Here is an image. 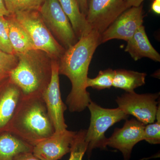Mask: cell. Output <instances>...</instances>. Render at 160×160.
<instances>
[{
    "mask_svg": "<svg viewBox=\"0 0 160 160\" xmlns=\"http://www.w3.org/2000/svg\"><path fill=\"white\" fill-rule=\"evenodd\" d=\"M13 15L28 32L35 49L46 52L53 59L60 58L66 49L47 28L39 10L18 12Z\"/></svg>",
    "mask_w": 160,
    "mask_h": 160,
    "instance_id": "277c9868",
    "label": "cell"
},
{
    "mask_svg": "<svg viewBox=\"0 0 160 160\" xmlns=\"http://www.w3.org/2000/svg\"><path fill=\"white\" fill-rule=\"evenodd\" d=\"M32 147L10 132L0 133V160H13L20 153L32 152Z\"/></svg>",
    "mask_w": 160,
    "mask_h": 160,
    "instance_id": "2e32d148",
    "label": "cell"
},
{
    "mask_svg": "<svg viewBox=\"0 0 160 160\" xmlns=\"http://www.w3.org/2000/svg\"><path fill=\"white\" fill-rule=\"evenodd\" d=\"M39 11L47 28L65 49L78 42L71 23L58 0H45Z\"/></svg>",
    "mask_w": 160,
    "mask_h": 160,
    "instance_id": "8992f818",
    "label": "cell"
},
{
    "mask_svg": "<svg viewBox=\"0 0 160 160\" xmlns=\"http://www.w3.org/2000/svg\"><path fill=\"white\" fill-rule=\"evenodd\" d=\"M114 75V70L111 69L100 71L96 77L87 78V88L92 87L98 90L110 89L112 86Z\"/></svg>",
    "mask_w": 160,
    "mask_h": 160,
    "instance_id": "ffe728a7",
    "label": "cell"
},
{
    "mask_svg": "<svg viewBox=\"0 0 160 160\" xmlns=\"http://www.w3.org/2000/svg\"><path fill=\"white\" fill-rule=\"evenodd\" d=\"M125 51L129 52L134 61L143 58L159 62V53L153 48L149 42L144 26H140L133 36L127 42Z\"/></svg>",
    "mask_w": 160,
    "mask_h": 160,
    "instance_id": "5bb4252c",
    "label": "cell"
},
{
    "mask_svg": "<svg viewBox=\"0 0 160 160\" xmlns=\"http://www.w3.org/2000/svg\"><path fill=\"white\" fill-rule=\"evenodd\" d=\"M80 10L86 16L87 11V0H78Z\"/></svg>",
    "mask_w": 160,
    "mask_h": 160,
    "instance_id": "4316f807",
    "label": "cell"
},
{
    "mask_svg": "<svg viewBox=\"0 0 160 160\" xmlns=\"http://www.w3.org/2000/svg\"><path fill=\"white\" fill-rule=\"evenodd\" d=\"M128 8L132 7H138L145 0H124Z\"/></svg>",
    "mask_w": 160,
    "mask_h": 160,
    "instance_id": "484cf974",
    "label": "cell"
},
{
    "mask_svg": "<svg viewBox=\"0 0 160 160\" xmlns=\"http://www.w3.org/2000/svg\"><path fill=\"white\" fill-rule=\"evenodd\" d=\"M18 62L16 55L7 53L0 49V83L9 78L10 72Z\"/></svg>",
    "mask_w": 160,
    "mask_h": 160,
    "instance_id": "44dd1931",
    "label": "cell"
},
{
    "mask_svg": "<svg viewBox=\"0 0 160 160\" xmlns=\"http://www.w3.org/2000/svg\"><path fill=\"white\" fill-rule=\"evenodd\" d=\"M6 17L9 25V40L14 54H21L35 49L28 32L14 16L10 15Z\"/></svg>",
    "mask_w": 160,
    "mask_h": 160,
    "instance_id": "9a60e30c",
    "label": "cell"
},
{
    "mask_svg": "<svg viewBox=\"0 0 160 160\" xmlns=\"http://www.w3.org/2000/svg\"><path fill=\"white\" fill-rule=\"evenodd\" d=\"M86 130H81L77 132L72 144L69 160H82L88 147L86 141Z\"/></svg>",
    "mask_w": 160,
    "mask_h": 160,
    "instance_id": "7402d4cb",
    "label": "cell"
},
{
    "mask_svg": "<svg viewBox=\"0 0 160 160\" xmlns=\"http://www.w3.org/2000/svg\"><path fill=\"white\" fill-rule=\"evenodd\" d=\"M88 107L91 117L89 129L86 130V141L88 144L86 152L89 158L93 149H106L108 138L105 136L106 131L115 123L128 118L129 115L118 107L106 109L92 101Z\"/></svg>",
    "mask_w": 160,
    "mask_h": 160,
    "instance_id": "5b68a950",
    "label": "cell"
},
{
    "mask_svg": "<svg viewBox=\"0 0 160 160\" xmlns=\"http://www.w3.org/2000/svg\"><path fill=\"white\" fill-rule=\"evenodd\" d=\"M23 98L21 89L9 79L0 87V133L9 131L18 107Z\"/></svg>",
    "mask_w": 160,
    "mask_h": 160,
    "instance_id": "4fadbf2b",
    "label": "cell"
},
{
    "mask_svg": "<svg viewBox=\"0 0 160 160\" xmlns=\"http://www.w3.org/2000/svg\"><path fill=\"white\" fill-rule=\"evenodd\" d=\"M78 39L91 30L86 16L80 10L78 0H58Z\"/></svg>",
    "mask_w": 160,
    "mask_h": 160,
    "instance_id": "e0dca14e",
    "label": "cell"
},
{
    "mask_svg": "<svg viewBox=\"0 0 160 160\" xmlns=\"http://www.w3.org/2000/svg\"><path fill=\"white\" fill-rule=\"evenodd\" d=\"M156 122L150 123L145 126L144 131V140L149 144L160 143V107L159 105L157 113Z\"/></svg>",
    "mask_w": 160,
    "mask_h": 160,
    "instance_id": "603a6c76",
    "label": "cell"
},
{
    "mask_svg": "<svg viewBox=\"0 0 160 160\" xmlns=\"http://www.w3.org/2000/svg\"><path fill=\"white\" fill-rule=\"evenodd\" d=\"M159 94H139L134 91L127 92L118 97L116 102L118 108L125 114L133 116L138 121L146 125L154 122L156 119L158 108L157 99Z\"/></svg>",
    "mask_w": 160,
    "mask_h": 160,
    "instance_id": "52a82bcc",
    "label": "cell"
},
{
    "mask_svg": "<svg viewBox=\"0 0 160 160\" xmlns=\"http://www.w3.org/2000/svg\"><path fill=\"white\" fill-rule=\"evenodd\" d=\"M99 37L98 32L91 29L66 49L58 60L59 74L66 76L71 83V90L66 100L71 112L83 111L92 101L86 82L92 58L100 45Z\"/></svg>",
    "mask_w": 160,
    "mask_h": 160,
    "instance_id": "6da1fadb",
    "label": "cell"
},
{
    "mask_svg": "<svg viewBox=\"0 0 160 160\" xmlns=\"http://www.w3.org/2000/svg\"><path fill=\"white\" fill-rule=\"evenodd\" d=\"M128 9L124 0H87L86 18L100 35Z\"/></svg>",
    "mask_w": 160,
    "mask_h": 160,
    "instance_id": "ba28073f",
    "label": "cell"
},
{
    "mask_svg": "<svg viewBox=\"0 0 160 160\" xmlns=\"http://www.w3.org/2000/svg\"><path fill=\"white\" fill-rule=\"evenodd\" d=\"M147 74L144 72L118 69L114 70L112 86L123 89L127 92L134 91V89L145 85Z\"/></svg>",
    "mask_w": 160,
    "mask_h": 160,
    "instance_id": "ac0fdd59",
    "label": "cell"
},
{
    "mask_svg": "<svg viewBox=\"0 0 160 160\" xmlns=\"http://www.w3.org/2000/svg\"><path fill=\"white\" fill-rule=\"evenodd\" d=\"M10 15L22 12L39 10L45 0H3Z\"/></svg>",
    "mask_w": 160,
    "mask_h": 160,
    "instance_id": "d6986e66",
    "label": "cell"
},
{
    "mask_svg": "<svg viewBox=\"0 0 160 160\" xmlns=\"http://www.w3.org/2000/svg\"><path fill=\"white\" fill-rule=\"evenodd\" d=\"M145 126L134 118L126 120L122 128L115 129L111 136L107 139V146L119 150L124 160H129L134 146L144 140Z\"/></svg>",
    "mask_w": 160,
    "mask_h": 160,
    "instance_id": "7c38bea8",
    "label": "cell"
},
{
    "mask_svg": "<svg viewBox=\"0 0 160 160\" xmlns=\"http://www.w3.org/2000/svg\"><path fill=\"white\" fill-rule=\"evenodd\" d=\"M77 132L67 129L54 133L32 147V153L41 160H58L70 152Z\"/></svg>",
    "mask_w": 160,
    "mask_h": 160,
    "instance_id": "8fae6325",
    "label": "cell"
},
{
    "mask_svg": "<svg viewBox=\"0 0 160 160\" xmlns=\"http://www.w3.org/2000/svg\"><path fill=\"white\" fill-rule=\"evenodd\" d=\"M143 19L142 5L126 9L100 35V45L115 39L128 42L140 26H142Z\"/></svg>",
    "mask_w": 160,
    "mask_h": 160,
    "instance_id": "9c48e42d",
    "label": "cell"
},
{
    "mask_svg": "<svg viewBox=\"0 0 160 160\" xmlns=\"http://www.w3.org/2000/svg\"><path fill=\"white\" fill-rule=\"evenodd\" d=\"M9 15H10V14L6 9L4 1L0 0V16L8 17Z\"/></svg>",
    "mask_w": 160,
    "mask_h": 160,
    "instance_id": "f1b7e54d",
    "label": "cell"
},
{
    "mask_svg": "<svg viewBox=\"0 0 160 160\" xmlns=\"http://www.w3.org/2000/svg\"><path fill=\"white\" fill-rule=\"evenodd\" d=\"M0 49L7 53L14 54L9 40L8 20L3 16H0Z\"/></svg>",
    "mask_w": 160,
    "mask_h": 160,
    "instance_id": "cb8c5ba5",
    "label": "cell"
},
{
    "mask_svg": "<svg viewBox=\"0 0 160 160\" xmlns=\"http://www.w3.org/2000/svg\"><path fill=\"white\" fill-rule=\"evenodd\" d=\"M16 55L18 64L9 80L19 88L24 97L41 96L51 80V58L35 49Z\"/></svg>",
    "mask_w": 160,
    "mask_h": 160,
    "instance_id": "3957f363",
    "label": "cell"
},
{
    "mask_svg": "<svg viewBox=\"0 0 160 160\" xmlns=\"http://www.w3.org/2000/svg\"><path fill=\"white\" fill-rule=\"evenodd\" d=\"M58 60L52 59L51 80L42 95L55 132L62 131L67 128L64 118L67 106L61 98Z\"/></svg>",
    "mask_w": 160,
    "mask_h": 160,
    "instance_id": "30bf717a",
    "label": "cell"
},
{
    "mask_svg": "<svg viewBox=\"0 0 160 160\" xmlns=\"http://www.w3.org/2000/svg\"><path fill=\"white\" fill-rule=\"evenodd\" d=\"M9 131L32 146L54 133V126L42 96L23 97Z\"/></svg>",
    "mask_w": 160,
    "mask_h": 160,
    "instance_id": "7a4b0ae2",
    "label": "cell"
},
{
    "mask_svg": "<svg viewBox=\"0 0 160 160\" xmlns=\"http://www.w3.org/2000/svg\"><path fill=\"white\" fill-rule=\"evenodd\" d=\"M13 160H41L33 155L32 152H23L18 155Z\"/></svg>",
    "mask_w": 160,
    "mask_h": 160,
    "instance_id": "d4e9b609",
    "label": "cell"
},
{
    "mask_svg": "<svg viewBox=\"0 0 160 160\" xmlns=\"http://www.w3.org/2000/svg\"><path fill=\"white\" fill-rule=\"evenodd\" d=\"M151 9L154 13L160 14V0H153L151 5Z\"/></svg>",
    "mask_w": 160,
    "mask_h": 160,
    "instance_id": "83f0119b",
    "label": "cell"
}]
</instances>
